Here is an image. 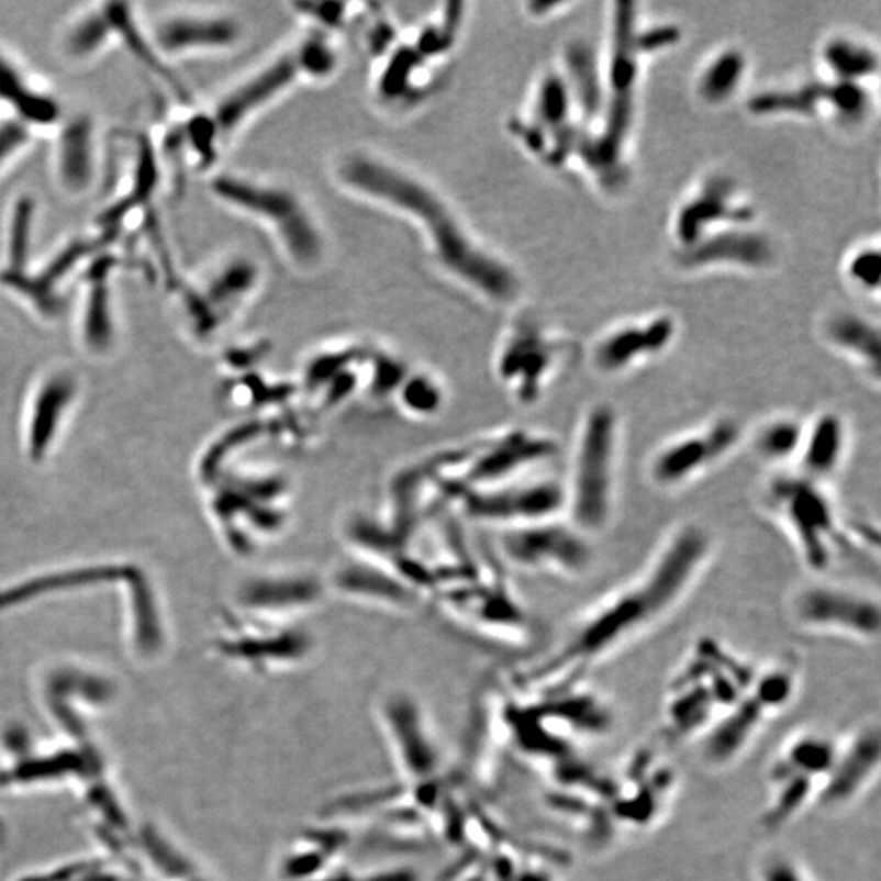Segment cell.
I'll return each instance as SVG.
<instances>
[{"label":"cell","mask_w":881,"mask_h":881,"mask_svg":"<svg viewBox=\"0 0 881 881\" xmlns=\"http://www.w3.org/2000/svg\"><path fill=\"white\" fill-rule=\"evenodd\" d=\"M715 536L682 521L662 537L648 564L568 628L557 648L523 676L527 688L580 681L588 669L657 628L685 603L711 568Z\"/></svg>","instance_id":"obj_1"},{"label":"cell","mask_w":881,"mask_h":881,"mask_svg":"<svg viewBox=\"0 0 881 881\" xmlns=\"http://www.w3.org/2000/svg\"><path fill=\"white\" fill-rule=\"evenodd\" d=\"M335 174L352 193L412 221L439 270L467 291L493 304L510 302L517 294L520 282L513 270L419 175L368 153L346 154L336 164Z\"/></svg>","instance_id":"obj_2"},{"label":"cell","mask_w":881,"mask_h":881,"mask_svg":"<svg viewBox=\"0 0 881 881\" xmlns=\"http://www.w3.org/2000/svg\"><path fill=\"white\" fill-rule=\"evenodd\" d=\"M624 419L607 400L584 406L575 426L564 483L565 517L590 537L606 533L621 492Z\"/></svg>","instance_id":"obj_3"},{"label":"cell","mask_w":881,"mask_h":881,"mask_svg":"<svg viewBox=\"0 0 881 881\" xmlns=\"http://www.w3.org/2000/svg\"><path fill=\"white\" fill-rule=\"evenodd\" d=\"M758 503L813 577L826 575L849 546L847 520L826 483L793 469L773 470L759 487Z\"/></svg>","instance_id":"obj_4"},{"label":"cell","mask_w":881,"mask_h":881,"mask_svg":"<svg viewBox=\"0 0 881 881\" xmlns=\"http://www.w3.org/2000/svg\"><path fill=\"white\" fill-rule=\"evenodd\" d=\"M564 454L560 440L546 430L506 426L480 436L460 449L440 454L433 479L444 498L492 489L537 476Z\"/></svg>","instance_id":"obj_5"},{"label":"cell","mask_w":881,"mask_h":881,"mask_svg":"<svg viewBox=\"0 0 881 881\" xmlns=\"http://www.w3.org/2000/svg\"><path fill=\"white\" fill-rule=\"evenodd\" d=\"M211 190L222 203L265 225L298 270H315L324 261V232L291 188L260 178L220 175Z\"/></svg>","instance_id":"obj_6"},{"label":"cell","mask_w":881,"mask_h":881,"mask_svg":"<svg viewBox=\"0 0 881 881\" xmlns=\"http://www.w3.org/2000/svg\"><path fill=\"white\" fill-rule=\"evenodd\" d=\"M746 430L735 415L720 413L662 440L645 466L648 483L671 493L701 482L745 446Z\"/></svg>","instance_id":"obj_7"},{"label":"cell","mask_w":881,"mask_h":881,"mask_svg":"<svg viewBox=\"0 0 881 881\" xmlns=\"http://www.w3.org/2000/svg\"><path fill=\"white\" fill-rule=\"evenodd\" d=\"M790 622L806 634L872 644L881 632L877 594L819 577L796 587L785 601Z\"/></svg>","instance_id":"obj_8"},{"label":"cell","mask_w":881,"mask_h":881,"mask_svg":"<svg viewBox=\"0 0 881 881\" xmlns=\"http://www.w3.org/2000/svg\"><path fill=\"white\" fill-rule=\"evenodd\" d=\"M498 554L508 567L540 577L577 580L594 565V539L565 516L501 531Z\"/></svg>","instance_id":"obj_9"},{"label":"cell","mask_w":881,"mask_h":881,"mask_svg":"<svg viewBox=\"0 0 881 881\" xmlns=\"http://www.w3.org/2000/svg\"><path fill=\"white\" fill-rule=\"evenodd\" d=\"M570 355L567 342L533 324L517 325L498 346L493 372L504 395L523 410H533L549 395Z\"/></svg>","instance_id":"obj_10"},{"label":"cell","mask_w":881,"mask_h":881,"mask_svg":"<svg viewBox=\"0 0 881 881\" xmlns=\"http://www.w3.org/2000/svg\"><path fill=\"white\" fill-rule=\"evenodd\" d=\"M466 520L493 527L498 533L565 516V492L560 479L534 476L492 489L449 498Z\"/></svg>","instance_id":"obj_11"},{"label":"cell","mask_w":881,"mask_h":881,"mask_svg":"<svg viewBox=\"0 0 881 881\" xmlns=\"http://www.w3.org/2000/svg\"><path fill=\"white\" fill-rule=\"evenodd\" d=\"M328 593L325 577L305 568H276L248 580L238 594L241 614L302 624Z\"/></svg>","instance_id":"obj_12"},{"label":"cell","mask_w":881,"mask_h":881,"mask_svg":"<svg viewBox=\"0 0 881 881\" xmlns=\"http://www.w3.org/2000/svg\"><path fill=\"white\" fill-rule=\"evenodd\" d=\"M301 77H309L299 46L265 64L257 73L225 93L214 107L210 120L220 140L237 133L255 114L276 102L282 93L295 86Z\"/></svg>","instance_id":"obj_13"},{"label":"cell","mask_w":881,"mask_h":881,"mask_svg":"<svg viewBox=\"0 0 881 881\" xmlns=\"http://www.w3.org/2000/svg\"><path fill=\"white\" fill-rule=\"evenodd\" d=\"M258 279L260 274L254 261L232 258L208 278L201 291L188 292V312L197 332L204 336L220 331L250 298Z\"/></svg>","instance_id":"obj_14"},{"label":"cell","mask_w":881,"mask_h":881,"mask_svg":"<svg viewBox=\"0 0 881 881\" xmlns=\"http://www.w3.org/2000/svg\"><path fill=\"white\" fill-rule=\"evenodd\" d=\"M242 615V614H241ZM244 635L225 644V655L252 665L254 669H274L302 662L314 648L311 632L302 624H281L244 615Z\"/></svg>","instance_id":"obj_15"},{"label":"cell","mask_w":881,"mask_h":881,"mask_svg":"<svg viewBox=\"0 0 881 881\" xmlns=\"http://www.w3.org/2000/svg\"><path fill=\"white\" fill-rule=\"evenodd\" d=\"M674 335V325L666 319L618 328L596 343L591 353V366L606 378L627 375L665 353Z\"/></svg>","instance_id":"obj_16"},{"label":"cell","mask_w":881,"mask_h":881,"mask_svg":"<svg viewBox=\"0 0 881 881\" xmlns=\"http://www.w3.org/2000/svg\"><path fill=\"white\" fill-rule=\"evenodd\" d=\"M850 425L840 410L826 409L805 420L802 446L793 470L829 486L849 456Z\"/></svg>","instance_id":"obj_17"},{"label":"cell","mask_w":881,"mask_h":881,"mask_svg":"<svg viewBox=\"0 0 881 881\" xmlns=\"http://www.w3.org/2000/svg\"><path fill=\"white\" fill-rule=\"evenodd\" d=\"M880 755L879 726L860 729L837 751L833 768L827 772L825 783L819 787V803L827 808H839L854 802L879 771Z\"/></svg>","instance_id":"obj_18"},{"label":"cell","mask_w":881,"mask_h":881,"mask_svg":"<svg viewBox=\"0 0 881 881\" xmlns=\"http://www.w3.org/2000/svg\"><path fill=\"white\" fill-rule=\"evenodd\" d=\"M242 29L234 19L210 13H180L160 23L157 43L167 53L220 52L237 45Z\"/></svg>","instance_id":"obj_19"},{"label":"cell","mask_w":881,"mask_h":881,"mask_svg":"<svg viewBox=\"0 0 881 881\" xmlns=\"http://www.w3.org/2000/svg\"><path fill=\"white\" fill-rule=\"evenodd\" d=\"M805 419L790 412H777L746 430L745 446L759 462L773 470L793 469L802 446Z\"/></svg>","instance_id":"obj_20"},{"label":"cell","mask_w":881,"mask_h":881,"mask_svg":"<svg viewBox=\"0 0 881 881\" xmlns=\"http://www.w3.org/2000/svg\"><path fill=\"white\" fill-rule=\"evenodd\" d=\"M771 714L765 702L755 694L749 685L746 694L736 702L725 718L715 726L714 732L709 735L705 745V755L714 765H725L733 761L743 749L751 741L759 725L765 722L766 716Z\"/></svg>","instance_id":"obj_21"},{"label":"cell","mask_w":881,"mask_h":881,"mask_svg":"<svg viewBox=\"0 0 881 881\" xmlns=\"http://www.w3.org/2000/svg\"><path fill=\"white\" fill-rule=\"evenodd\" d=\"M384 715L390 722V733L397 743L403 768L416 779H428L436 768V755L423 733L415 704L399 695L387 702Z\"/></svg>","instance_id":"obj_22"},{"label":"cell","mask_w":881,"mask_h":881,"mask_svg":"<svg viewBox=\"0 0 881 881\" xmlns=\"http://www.w3.org/2000/svg\"><path fill=\"white\" fill-rule=\"evenodd\" d=\"M56 168L60 183L73 193H82L96 175V143L89 118L77 116L60 130Z\"/></svg>","instance_id":"obj_23"},{"label":"cell","mask_w":881,"mask_h":881,"mask_svg":"<svg viewBox=\"0 0 881 881\" xmlns=\"http://www.w3.org/2000/svg\"><path fill=\"white\" fill-rule=\"evenodd\" d=\"M0 100L15 111L23 124H52L59 109L52 97L36 90L22 69L0 53Z\"/></svg>","instance_id":"obj_24"},{"label":"cell","mask_w":881,"mask_h":881,"mask_svg":"<svg viewBox=\"0 0 881 881\" xmlns=\"http://www.w3.org/2000/svg\"><path fill=\"white\" fill-rule=\"evenodd\" d=\"M826 338L837 352L856 361L873 386L880 387V335L876 327L860 319L840 317L826 328Z\"/></svg>","instance_id":"obj_25"},{"label":"cell","mask_w":881,"mask_h":881,"mask_svg":"<svg viewBox=\"0 0 881 881\" xmlns=\"http://www.w3.org/2000/svg\"><path fill=\"white\" fill-rule=\"evenodd\" d=\"M392 400L406 419L426 422L446 409L447 389L435 372L409 369Z\"/></svg>","instance_id":"obj_26"},{"label":"cell","mask_w":881,"mask_h":881,"mask_svg":"<svg viewBox=\"0 0 881 881\" xmlns=\"http://www.w3.org/2000/svg\"><path fill=\"white\" fill-rule=\"evenodd\" d=\"M772 782L776 787L771 805L765 816V825L779 829L790 822L815 792V779L792 771L782 759L773 765Z\"/></svg>","instance_id":"obj_27"},{"label":"cell","mask_w":881,"mask_h":881,"mask_svg":"<svg viewBox=\"0 0 881 881\" xmlns=\"http://www.w3.org/2000/svg\"><path fill=\"white\" fill-rule=\"evenodd\" d=\"M111 35H116V32L111 23L109 10L87 13L66 33L64 49L70 57L87 59L96 56L110 42Z\"/></svg>","instance_id":"obj_28"},{"label":"cell","mask_w":881,"mask_h":881,"mask_svg":"<svg viewBox=\"0 0 881 881\" xmlns=\"http://www.w3.org/2000/svg\"><path fill=\"white\" fill-rule=\"evenodd\" d=\"M837 751L839 748H836L830 739L808 735L793 741L780 759L792 771L812 777V779H816V777L825 779L829 769L833 768Z\"/></svg>","instance_id":"obj_29"},{"label":"cell","mask_w":881,"mask_h":881,"mask_svg":"<svg viewBox=\"0 0 881 881\" xmlns=\"http://www.w3.org/2000/svg\"><path fill=\"white\" fill-rule=\"evenodd\" d=\"M105 271L99 270L92 278L86 311H83V333L87 342L102 348L110 342L111 302Z\"/></svg>","instance_id":"obj_30"},{"label":"cell","mask_w":881,"mask_h":881,"mask_svg":"<svg viewBox=\"0 0 881 881\" xmlns=\"http://www.w3.org/2000/svg\"><path fill=\"white\" fill-rule=\"evenodd\" d=\"M33 203L30 198L23 197L16 201L13 208L12 222L9 228V255L7 261L9 267L3 274L19 275L23 274L26 265V255H29L30 234H32L33 222Z\"/></svg>","instance_id":"obj_31"},{"label":"cell","mask_w":881,"mask_h":881,"mask_svg":"<svg viewBox=\"0 0 881 881\" xmlns=\"http://www.w3.org/2000/svg\"><path fill=\"white\" fill-rule=\"evenodd\" d=\"M741 69L743 63L736 55L723 56L722 59L716 60L704 77L702 89H704L705 96L714 100L728 96L729 90L738 82Z\"/></svg>","instance_id":"obj_32"},{"label":"cell","mask_w":881,"mask_h":881,"mask_svg":"<svg viewBox=\"0 0 881 881\" xmlns=\"http://www.w3.org/2000/svg\"><path fill=\"white\" fill-rule=\"evenodd\" d=\"M827 60L834 70L846 77H859L870 73L873 67L872 57L863 49L849 43H837L827 52Z\"/></svg>","instance_id":"obj_33"},{"label":"cell","mask_w":881,"mask_h":881,"mask_svg":"<svg viewBox=\"0 0 881 881\" xmlns=\"http://www.w3.org/2000/svg\"><path fill=\"white\" fill-rule=\"evenodd\" d=\"M571 69H573L575 87L578 96L581 97L587 109L594 110L598 100V86L594 79L593 66H591L590 55L583 49H577L571 55Z\"/></svg>","instance_id":"obj_34"},{"label":"cell","mask_w":881,"mask_h":881,"mask_svg":"<svg viewBox=\"0 0 881 881\" xmlns=\"http://www.w3.org/2000/svg\"><path fill=\"white\" fill-rule=\"evenodd\" d=\"M30 141L29 126L22 121L9 120L0 123V168L5 166Z\"/></svg>","instance_id":"obj_35"},{"label":"cell","mask_w":881,"mask_h":881,"mask_svg":"<svg viewBox=\"0 0 881 881\" xmlns=\"http://www.w3.org/2000/svg\"><path fill=\"white\" fill-rule=\"evenodd\" d=\"M762 881H808L805 879L799 867L793 866L790 860L777 859L769 860L762 870Z\"/></svg>","instance_id":"obj_36"},{"label":"cell","mask_w":881,"mask_h":881,"mask_svg":"<svg viewBox=\"0 0 881 881\" xmlns=\"http://www.w3.org/2000/svg\"><path fill=\"white\" fill-rule=\"evenodd\" d=\"M854 274L857 275V278L862 279V281L870 282V279L877 281V278H879V275H877L879 274V258H870V255L860 257L859 260L856 261V265H854Z\"/></svg>","instance_id":"obj_37"}]
</instances>
